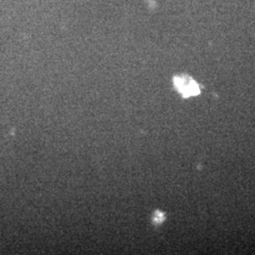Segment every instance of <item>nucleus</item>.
Returning a JSON list of instances; mask_svg holds the SVG:
<instances>
[{
    "label": "nucleus",
    "instance_id": "2",
    "mask_svg": "<svg viewBox=\"0 0 255 255\" xmlns=\"http://www.w3.org/2000/svg\"><path fill=\"white\" fill-rule=\"evenodd\" d=\"M164 220V213L157 211L154 214V218H153V221L154 223H162Z\"/></svg>",
    "mask_w": 255,
    "mask_h": 255
},
{
    "label": "nucleus",
    "instance_id": "1",
    "mask_svg": "<svg viewBox=\"0 0 255 255\" xmlns=\"http://www.w3.org/2000/svg\"><path fill=\"white\" fill-rule=\"evenodd\" d=\"M173 83L175 88L183 98H190L201 93L199 84L188 76H176L173 79Z\"/></svg>",
    "mask_w": 255,
    "mask_h": 255
}]
</instances>
